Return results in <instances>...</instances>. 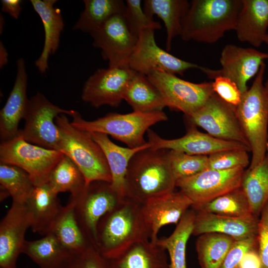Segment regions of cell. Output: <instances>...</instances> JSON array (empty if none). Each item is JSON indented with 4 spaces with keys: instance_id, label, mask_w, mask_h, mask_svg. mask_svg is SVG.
Masks as SVG:
<instances>
[{
    "instance_id": "6da1fadb",
    "label": "cell",
    "mask_w": 268,
    "mask_h": 268,
    "mask_svg": "<svg viewBox=\"0 0 268 268\" xmlns=\"http://www.w3.org/2000/svg\"><path fill=\"white\" fill-rule=\"evenodd\" d=\"M168 151L149 147L133 156L126 175V198L142 205L151 199L174 191L176 180Z\"/></svg>"
},
{
    "instance_id": "7a4b0ae2",
    "label": "cell",
    "mask_w": 268,
    "mask_h": 268,
    "mask_svg": "<svg viewBox=\"0 0 268 268\" xmlns=\"http://www.w3.org/2000/svg\"><path fill=\"white\" fill-rule=\"evenodd\" d=\"M150 239L141 204L125 198L99 220L96 248L107 260L117 258L135 243Z\"/></svg>"
},
{
    "instance_id": "3957f363",
    "label": "cell",
    "mask_w": 268,
    "mask_h": 268,
    "mask_svg": "<svg viewBox=\"0 0 268 268\" xmlns=\"http://www.w3.org/2000/svg\"><path fill=\"white\" fill-rule=\"evenodd\" d=\"M242 0H192L184 18L182 39L213 44L235 30Z\"/></svg>"
},
{
    "instance_id": "277c9868",
    "label": "cell",
    "mask_w": 268,
    "mask_h": 268,
    "mask_svg": "<svg viewBox=\"0 0 268 268\" xmlns=\"http://www.w3.org/2000/svg\"><path fill=\"white\" fill-rule=\"evenodd\" d=\"M264 63L250 88L242 95L235 112L250 145L252 158L249 168L258 165L267 154L268 146V91L264 83Z\"/></svg>"
},
{
    "instance_id": "5b68a950",
    "label": "cell",
    "mask_w": 268,
    "mask_h": 268,
    "mask_svg": "<svg viewBox=\"0 0 268 268\" xmlns=\"http://www.w3.org/2000/svg\"><path fill=\"white\" fill-rule=\"evenodd\" d=\"M55 123L60 132L57 150L77 166L86 184L95 181L111 183V174L106 156L91 134L74 127L64 114L56 118Z\"/></svg>"
},
{
    "instance_id": "8992f818",
    "label": "cell",
    "mask_w": 268,
    "mask_h": 268,
    "mask_svg": "<svg viewBox=\"0 0 268 268\" xmlns=\"http://www.w3.org/2000/svg\"><path fill=\"white\" fill-rule=\"evenodd\" d=\"M71 117V124L75 128L109 135L129 148L145 145L147 143L144 138L145 133L152 126L168 119L163 111L148 113L133 111L126 114L109 113L93 121L84 120L79 112L75 111Z\"/></svg>"
},
{
    "instance_id": "52a82bcc",
    "label": "cell",
    "mask_w": 268,
    "mask_h": 268,
    "mask_svg": "<svg viewBox=\"0 0 268 268\" xmlns=\"http://www.w3.org/2000/svg\"><path fill=\"white\" fill-rule=\"evenodd\" d=\"M63 155L59 151L26 141L19 132L16 137L0 144V163L23 169L35 186L47 183L52 170Z\"/></svg>"
},
{
    "instance_id": "ba28073f",
    "label": "cell",
    "mask_w": 268,
    "mask_h": 268,
    "mask_svg": "<svg viewBox=\"0 0 268 268\" xmlns=\"http://www.w3.org/2000/svg\"><path fill=\"white\" fill-rule=\"evenodd\" d=\"M75 201V213L78 225L89 243L96 248V230L100 219L124 199L102 181L86 184L78 193L70 195Z\"/></svg>"
},
{
    "instance_id": "9c48e42d",
    "label": "cell",
    "mask_w": 268,
    "mask_h": 268,
    "mask_svg": "<svg viewBox=\"0 0 268 268\" xmlns=\"http://www.w3.org/2000/svg\"><path fill=\"white\" fill-rule=\"evenodd\" d=\"M161 94L166 107L189 116L201 108L214 93L212 82L196 83L163 71L146 76Z\"/></svg>"
},
{
    "instance_id": "30bf717a",
    "label": "cell",
    "mask_w": 268,
    "mask_h": 268,
    "mask_svg": "<svg viewBox=\"0 0 268 268\" xmlns=\"http://www.w3.org/2000/svg\"><path fill=\"white\" fill-rule=\"evenodd\" d=\"M75 110H66L51 102L37 92L29 99L24 116V127L19 134L26 141L50 149L57 150L60 132L56 118L64 114L71 117Z\"/></svg>"
},
{
    "instance_id": "8fae6325",
    "label": "cell",
    "mask_w": 268,
    "mask_h": 268,
    "mask_svg": "<svg viewBox=\"0 0 268 268\" xmlns=\"http://www.w3.org/2000/svg\"><path fill=\"white\" fill-rule=\"evenodd\" d=\"M185 116L188 124L202 128L212 136L240 143L250 149L238 120L235 107L223 101L215 93L199 110Z\"/></svg>"
},
{
    "instance_id": "7c38bea8",
    "label": "cell",
    "mask_w": 268,
    "mask_h": 268,
    "mask_svg": "<svg viewBox=\"0 0 268 268\" xmlns=\"http://www.w3.org/2000/svg\"><path fill=\"white\" fill-rule=\"evenodd\" d=\"M245 169H206L176 181V187L192 201V206L210 201L241 187Z\"/></svg>"
},
{
    "instance_id": "4fadbf2b",
    "label": "cell",
    "mask_w": 268,
    "mask_h": 268,
    "mask_svg": "<svg viewBox=\"0 0 268 268\" xmlns=\"http://www.w3.org/2000/svg\"><path fill=\"white\" fill-rule=\"evenodd\" d=\"M266 60H268V53L228 44L221 51L220 68L213 69L201 66L199 69L210 79L217 76L230 79L237 84L242 95L248 89V81L256 76Z\"/></svg>"
},
{
    "instance_id": "5bb4252c",
    "label": "cell",
    "mask_w": 268,
    "mask_h": 268,
    "mask_svg": "<svg viewBox=\"0 0 268 268\" xmlns=\"http://www.w3.org/2000/svg\"><path fill=\"white\" fill-rule=\"evenodd\" d=\"M154 31L147 29L138 36L129 61L132 70L146 76L154 70L182 76L189 69H200L201 66L181 60L160 48L156 43Z\"/></svg>"
},
{
    "instance_id": "9a60e30c",
    "label": "cell",
    "mask_w": 268,
    "mask_h": 268,
    "mask_svg": "<svg viewBox=\"0 0 268 268\" xmlns=\"http://www.w3.org/2000/svg\"><path fill=\"white\" fill-rule=\"evenodd\" d=\"M135 72L129 66L97 69L85 82L81 99L95 108L117 107Z\"/></svg>"
},
{
    "instance_id": "2e32d148",
    "label": "cell",
    "mask_w": 268,
    "mask_h": 268,
    "mask_svg": "<svg viewBox=\"0 0 268 268\" xmlns=\"http://www.w3.org/2000/svg\"><path fill=\"white\" fill-rule=\"evenodd\" d=\"M90 35L93 47L101 50L109 67L129 66L137 38L129 30L123 14L112 16Z\"/></svg>"
},
{
    "instance_id": "e0dca14e",
    "label": "cell",
    "mask_w": 268,
    "mask_h": 268,
    "mask_svg": "<svg viewBox=\"0 0 268 268\" xmlns=\"http://www.w3.org/2000/svg\"><path fill=\"white\" fill-rule=\"evenodd\" d=\"M147 142L152 148L177 150L190 155L207 156L221 151L235 149L251 151L249 147L243 144L215 138L208 134L201 132L196 126L190 124H188L186 134L178 138H163L151 129L147 131Z\"/></svg>"
},
{
    "instance_id": "ac0fdd59",
    "label": "cell",
    "mask_w": 268,
    "mask_h": 268,
    "mask_svg": "<svg viewBox=\"0 0 268 268\" xmlns=\"http://www.w3.org/2000/svg\"><path fill=\"white\" fill-rule=\"evenodd\" d=\"M30 226L25 204L12 202L0 223V268H16Z\"/></svg>"
},
{
    "instance_id": "d6986e66",
    "label": "cell",
    "mask_w": 268,
    "mask_h": 268,
    "mask_svg": "<svg viewBox=\"0 0 268 268\" xmlns=\"http://www.w3.org/2000/svg\"><path fill=\"white\" fill-rule=\"evenodd\" d=\"M192 204L190 199L180 191L153 198L142 204V215L150 233V240L156 242L162 227L177 225Z\"/></svg>"
},
{
    "instance_id": "ffe728a7",
    "label": "cell",
    "mask_w": 268,
    "mask_h": 268,
    "mask_svg": "<svg viewBox=\"0 0 268 268\" xmlns=\"http://www.w3.org/2000/svg\"><path fill=\"white\" fill-rule=\"evenodd\" d=\"M15 80L6 103L0 111V138L1 141L16 137L18 126L23 119L29 99L27 96L28 76L25 61L19 59L16 63Z\"/></svg>"
},
{
    "instance_id": "44dd1931",
    "label": "cell",
    "mask_w": 268,
    "mask_h": 268,
    "mask_svg": "<svg viewBox=\"0 0 268 268\" xmlns=\"http://www.w3.org/2000/svg\"><path fill=\"white\" fill-rule=\"evenodd\" d=\"M192 235L206 233L225 234L239 241L257 236L260 217L253 215L232 217L196 211Z\"/></svg>"
},
{
    "instance_id": "7402d4cb",
    "label": "cell",
    "mask_w": 268,
    "mask_h": 268,
    "mask_svg": "<svg viewBox=\"0 0 268 268\" xmlns=\"http://www.w3.org/2000/svg\"><path fill=\"white\" fill-rule=\"evenodd\" d=\"M58 195L47 183L35 186L25 204L33 232L42 236L51 232L63 207Z\"/></svg>"
},
{
    "instance_id": "603a6c76",
    "label": "cell",
    "mask_w": 268,
    "mask_h": 268,
    "mask_svg": "<svg viewBox=\"0 0 268 268\" xmlns=\"http://www.w3.org/2000/svg\"><path fill=\"white\" fill-rule=\"evenodd\" d=\"M268 29V0H242L235 29L237 39L255 48L265 43Z\"/></svg>"
},
{
    "instance_id": "cb8c5ba5",
    "label": "cell",
    "mask_w": 268,
    "mask_h": 268,
    "mask_svg": "<svg viewBox=\"0 0 268 268\" xmlns=\"http://www.w3.org/2000/svg\"><path fill=\"white\" fill-rule=\"evenodd\" d=\"M56 0H30V2L40 16L44 29L43 50L35 61V66L43 74L48 68V60L58 50L64 23L61 10L54 6Z\"/></svg>"
},
{
    "instance_id": "d4e9b609",
    "label": "cell",
    "mask_w": 268,
    "mask_h": 268,
    "mask_svg": "<svg viewBox=\"0 0 268 268\" xmlns=\"http://www.w3.org/2000/svg\"><path fill=\"white\" fill-rule=\"evenodd\" d=\"M90 133L105 154L111 174L112 188L121 198L125 199V178L130 161L136 152L150 147V144L147 142L145 145L136 148L123 147L112 142L107 134Z\"/></svg>"
},
{
    "instance_id": "484cf974",
    "label": "cell",
    "mask_w": 268,
    "mask_h": 268,
    "mask_svg": "<svg viewBox=\"0 0 268 268\" xmlns=\"http://www.w3.org/2000/svg\"><path fill=\"white\" fill-rule=\"evenodd\" d=\"M108 262L110 268H169L165 249L149 239L135 243Z\"/></svg>"
},
{
    "instance_id": "4316f807",
    "label": "cell",
    "mask_w": 268,
    "mask_h": 268,
    "mask_svg": "<svg viewBox=\"0 0 268 268\" xmlns=\"http://www.w3.org/2000/svg\"><path fill=\"white\" fill-rule=\"evenodd\" d=\"M143 9L150 18L157 16L163 21L166 31V50L171 49L173 39L181 36L184 18L190 2L187 0H144Z\"/></svg>"
},
{
    "instance_id": "83f0119b",
    "label": "cell",
    "mask_w": 268,
    "mask_h": 268,
    "mask_svg": "<svg viewBox=\"0 0 268 268\" xmlns=\"http://www.w3.org/2000/svg\"><path fill=\"white\" fill-rule=\"evenodd\" d=\"M22 253L39 268H64L72 255L52 233L38 240H26Z\"/></svg>"
},
{
    "instance_id": "f1b7e54d",
    "label": "cell",
    "mask_w": 268,
    "mask_h": 268,
    "mask_svg": "<svg viewBox=\"0 0 268 268\" xmlns=\"http://www.w3.org/2000/svg\"><path fill=\"white\" fill-rule=\"evenodd\" d=\"M75 206V200L70 196L68 203L63 207L50 232L71 255L78 253L91 245L78 225Z\"/></svg>"
},
{
    "instance_id": "f546056e",
    "label": "cell",
    "mask_w": 268,
    "mask_h": 268,
    "mask_svg": "<svg viewBox=\"0 0 268 268\" xmlns=\"http://www.w3.org/2000/svg\"><path fill=\"white\" fill-rule=\"evenodd\" d=\"M124 100L134 111L152 112L163 111L166 107L161 94L147 77L136 72L127 86Z\"/></svg>"
},
{
    "instance_id": "4dcf8cb0",
    "label": "cell",
    "mask_w": 268,
    "mask_h": 268,
    "mask_svg": "<svg viewBox=\"0 0 268 268\" xmlns=\"http://www.w3.org/2000/svg\"><path fill=\"white\" fill-rule=\"evenodd\" d=\"M196 213L193 209H189L169 236L158 238L156 241L169 255V268H187L186 247L192 235Z\"/></svg>"
},
{
    "instance_id": "1f68e13d",
    "label": "cell",
    "mask_w": 268,
    "mask_h": 268,
    "mask_svg": "<svg viewBox=\"0 0 268 268\" xmlns=\"http://www.w3.org/2000/svg\"><path fill=\"white\" fill-rule=\"evenodd\" d=\"M241 188L249 201L252 214L260 216L268 201V155L256 166L245 170Z\"/></svg>"
},
{
    "instance_id": "d6a6232c",
    "label": "cell",
    "mask_w": 268,
    "mask_h": 268,
    "mask_svg": "<svg viewBox=\"0 0 268 268\" xmlns=\"http://www.w3.org/2000/svg\"><path fill=\"white\" fill-rule=\"evenodd\" d=\"M84 8L73 29L90 34L112 16L123 14L126 3L122 0H84Z\"/></svg>"
},
{
    "instance_id": "836d02e7",
    "label": "cell",
    "mask_w": 268,
    "mask_h": 268,
    "mask_svg": "<svg viewBox=\"0 0 268 268\" xmlns=\"http://www.w3.org/2000/svg\"><path fill=\"white\" fill-rule=\"evenodd\" d=\"M236 241L229 236L218 233L199 235L196 249L201 268H219Z\"/></svg>"
},
{
    "instance_id": "e575fe53",
    "label": "cell",
    "mask_w": 268,
    "mask_h": 268,
    "mask_svg": "<svg viewBox=\"0 0 268 268\" xmlns=\"http://www.w3.org/2000/svg\"><path fill=\"white\" fill-rule=\"evenodd\" d=\"M191 207L196 211L232 217H244L253 215L248 199L241 187L210 201Z\"/></svg>"
},
{
    "instance_id": "d590c367",
    "label": "cell",
    "mask_w": 268,
    "mask_h": 268,
    "mask_svg": "<svg viewBox=\"0 0 268 268\" xmlns=\"http://www.w3.org/2000/svg\"><path fill=\"white\" fill-rule=\"evenodd\" d=\"M47 184L58 194L69 192L70 195H74L84 187L86 182L77 166L64 154L52 170Z\"/></svg>"
},
{
    "instance_id": "8d00e7d4",
    "label": "cell",
    "mask_w": 268,
    "mask_h": 268,
    "mask_svg": "<svg viewBox=\"0 0 268 268\" xmlns=\"http://www.w3.org/2000/svg\"><path fill=\"white\" fill-rule=\"evenodd\" d=\"M0 184L11 197L12 202L19 204H26L35 187L24 170L3 163H0Z\"/></svg>"
},
{
    "instance_id": "74e56055",
    "label": "cell",
    "mask_w": 268,
    "mask_h": 268,
    "mask_svg": "<svg viewBox=\"0 0 268 268\" xmlns=\"http://www.w3.org/2000/svg\"><path fill=\"white\" fill-rule=\"evenodd\" d=\"M172 170L176 181L194 176L208 168V156L190 155L169 150Z\"/></svg>"
},
{
    "instance_id": "f35d334b",
    "label": "cell",
    "mask_w": 268,
    "mask_h": 268,
    "mask_svg": "<svg viewBox=\"0 0 268 268\" xmlns=\"http://www.w3.org/2000/svg\"><path fill=\"white\" fill-rule=\"evenodd\" d=\"M123 14L126 25L131 33L138 38L141 32L147 29L158 30L160 23L148 17L144 12L140 0H126Z\"/></svg>"
},
{
    "instance_id": "ab89813d",
    "label": "cell",
    "mask_w": 268,
    "mask_h": 268,
    "mask_svg": "<svg viewBox=\"0 0 268 268\" xmlns=\"http://www.w3.org/2000/svg\"><path fill=\"white\" fill-rule=\"evenodd\" d=\"M248 152L244 149H235L210 154L208 156V168L220 170L239 167L245 169L250 164Z\"/></svg>"
},
{
    "instance_id": "60d3db41",
    "label": "cell",
    "mask_w": 268,
    "mask_h": 268,
    "mask_svg": "<svg viewBox=\"0 0 268 268\" xmlns=\"http://www.w3.org/2000/svg\"><path fill=\"white\" fill-rule=\"evenodd\" d=\"M64 268H110L105 259L93 245L72 255Z\"/></svg>"
},
{
    "instance_id": "b9f144b4",
    "label": "cell",
    "mask_w": 268,
    "mask_h": 268,
    "mask_svg": "<svg viewBox=\"0 0 268 268\" xmlns=\"http://www.w3.org/2000/svg\"><path fill=\"white\" fill-rule=\"evenodd\" d=\"M212 86L214 93L229 104L236 107L240 103L242 94L237 84L230 79L217 76L213 79Z\"/></svg>"
},
{
    "instance_id": "7bdbcfd3",
    "label": "cell",
    "mask_w": 268,
    "mask_h": 268,
    "mask_svg": "<svg viewBox=\"0 0 268 268\" xmlns=\"http://www.w3.org/2000/svg\"><path fill=\"white\" fill-rule=\"evenodd\" d=\"M257 240L261 268H268V201L261 213Z\"/></svg>"
},
{
    "instance_id": "ee69618b",
    "label": "cell",
    "mask_w": 268,
    "mask_h": 268,
    "mask_svg": "<svg viewBox=\"0 0 268 268\" xmlns=\"http://www.w3.org/2000/svg\"><path fill=\"white\" fill-rule=\"evenodd\" d=\"M256 246L257 236L236 241L219 268H239L240 261L245 253Z\"/></svg>"
},
{
    "instance_id": "f6af8a7d",
    "label": "cell",
    "mask_w": 268,
    "mask_h": 268,
    "mask_svg": "<svg viewBox=\"0 0 268 268\" xmlns=\"http://www.w3.org/2000/svg\"><path fill=\"white\" fill-rule=\"evenodd\" d=\"M262 263L258 251V245L246 251L243 255L239 268H261Z\"/></svg>"
},
{
    "instance_id": "bcb514c9",
    "label": "cell",
    "mask_w": 268,
    "mask_h": 268,
    "mask_svg": "<svg viewBox=\"0 0 268 268\" xmlns=\"http://www.w3.org/2000/svg\"><path fill=\"white\" fill-rule=\"evenodd\" d=\"M1 10L14 19H18L22 10L21 0H2Z\"/></svg>"
},
{
    "instance_id": "7dc6e473",
    "label": "cell",
    "mask_w": 268,
    "mask_h": 268,
    "mask_svg": "<svg viewBox=\"0 0 268 268\" xmlns=\"http://www.w3.org/2000/svg\"><path fill=\"white\" fill-rule=\"evenodd\" d=\"M7 53L1 43H0V67H2L7 63Z\"/></svg>"
},
{
    "instance_id": "c3c4849f",
    "label": "cell",
    "mask_w": 268,
    "mask_h": 268,
    "mask_svg": "<svg viewBox=\"0 0 268 268\" xmlns=\"http://www.w3.org/2000/svg\"><path fill=\"white\" fill-rule=\"evenodd\" d=\"M264 43H265L266 44L268 50V32L267 34L266 35Z\"/></svg>"
},
{
    "instance_id": "681fc988",
    "label": "cell",
    "mask_w": 268,
    "mask_h": 268,
    "mask_svg": "<svg viewBox=\"0 0 268 268\" xmlns=\"http://www.w3.org/2000/svg\"><path fill=\"white\" fill-rule=\"evenodd\" d=\"M265 86L267 91H268V79L267 80L266 82L265 83Z\"/></svg>"
},
{
    "instance_id": "f907efd6",
    "label": "cell",
    "mask_w": 268,
    "mask_h": 268,
    "mask_svg": "<svg viewBox=\"0 0 268 268\" xmlns=\"http://www.w3.org/2000/svg\"><path fill=\"white\" fill-rule=\"evenodd\" d=\"M267 154L268 155V147H267Z\"/></svg>"
}]
</instances>
